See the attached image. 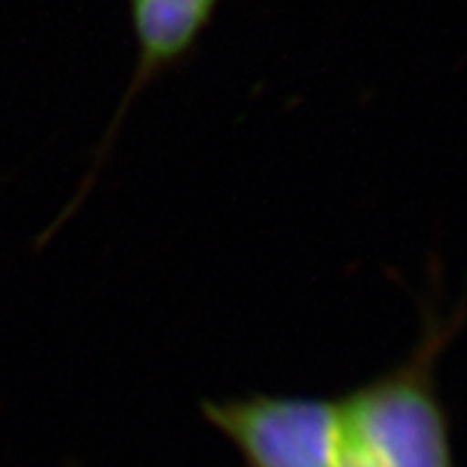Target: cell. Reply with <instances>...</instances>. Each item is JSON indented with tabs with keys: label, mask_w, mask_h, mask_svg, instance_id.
Returning a JSON list of instances; mask_svg holds the SVG:
<instances>
[{
	"label": "cell",
	"mask_w": 467,
	"mask_h": 467,
	"mask_svg": "<svg viewBox=\"0 0 467 467\" xmlns=\"http://www.w3.org/2000/svg\"><path fill=\"white\" fill-rule=\"evenodd\" d=\"M443 337H431L412 363L341 403L346 467H453L446 418L430 365Z\"/></svg>",
	"instance_id": "6da1fadb"
},
{
	"label": "cell",
	"mask_w": 467,
	"mask_h": 467,
	"mask_svg": "<svg viewBox=\"0 0 467 467\" xmlns=\"http://www.w3.org/2000/svg\"><path fill=\"white\" fill-rule=\"evenodd\" d=\"M203 415L236 446L248 467H341V403L296 396L203 400Z\"/></svg>",
	"instance_id": "7a4b0ae2"
},
{
	"label": "cell",
	"mask_w": 467,
	"mask_h": 467,
	"mask_svg": "<svg viewBox=\"0 0 467 467\" xmlns=\"http://www.w3.org/2000/svg\"><path fill=\"white\" fill-rule=\"evenodd\" d=\"M220 0H130L131 26L136 36V69L122 108L108 131V143L115 136L117 122L130 108L136 93L146 88L150 79L172 67L196 46L210 19L215 15Z\"/></svg>",
	"instance_id": "3957f363"
},
{
	"label": "cell",
	"mask_w": 467,
	"mask_h": 467,
	"mask_svg": "<svg viewBox=\"0 0 467 467\" xmlns=\"http://www.w3.org/2000/svg\"><path fill=\"white\" fill-rule=\"evenodd\" d=\"M341 467H346V465H341Z\"/></svg>",
	"instance_id": "277c9868"
}]
</instances>
